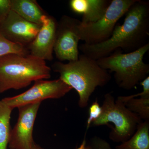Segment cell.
Masks as SVG:
<instances>
[{
    "instance_id": "3",
    "label": "cell",
    "mask_w": 149,
    "mask_h": 149,
    "mask_svg": "<svg viewBox=\"0 0 149 149\" xmlns=\"http://www.w3.org/2000/svg\"><path fill=\"white\" fill-rule=\"evenodd\" d=\"M51 77V68L45 61L30 55L10 54L0 57V94Z\"/></svg>"
},
{
    "instance_id": "14",
    "label": "cell",
    "mask_w": 149,
    "mask_h": 149,
    "mask_svg": "<svg viewBox=\"0 0 149 149\" xmlns=\"http://www.w3.org/2000/svg\"><path fill=\"white\" fill-rule=\"evenodd\" d=\"M116 149H149V120H143L133 136Z\"/></svg>"
},
{
    "instance_id": "13",
    "label": "cell",
    "mask_w": 149,
    "mask_h": 149,
    "mask_svg": "<svg viewBox=\"0 0 149 149\" xmlns=\"http://www.w3.org/2000/svg\"><path fill=\"white\" fill-rule=\"evenodd\" d=\"M10 10L25 20L42 24L41 18L47 14L35 0H10Z\"/></svg>"
},
{
    "instance_id": "18",
    "label": "cell",
    "mask_w": 149,
    "mask_h": 149,
    "mask_svg": "<svg viewBox=\"0 0 149 149\" xmlns=\"http://www.w3.org/2000/svg\"><path fill=\"white\" fill-rule=\"evenodd\" d=\"M76 149H113L106 140L97 136L92 138L88 143L84 139Z\"/></svg>"
},
{
    "instance_id": "12",
    "label": "cell",
    "mask_w": 149,
    "mask_h": 149,
    "mask_svg": "<svg viewBox=\"0 0 149 149\" xmlns=\"http://www.w3.org/2000/svg\"><path fill=\"white\" fill-rule=\"evenodd\" d=\"M111 2V0H71L69 6L74 13L82 15L81 23L87 24L101 18Z\"/></svg>"
},
{
    "instance_id": "10",
    "label": "cell",
    "mask_w": 149,
    "mask_h": 149,
    "mask_svg": "<svg viewBox=\"0 0 149 149\" xmlns=\"http://www.w3.org/2000/svg\"><path fill=\"white\" fill-rule=\"evenodd\" d=\"M42 24L32 23L10 10L0 24V35L11 42L27 47L35 39Z\"/></svg>"
},
{
    "instance_id": "17",
    "label": "cell",
    "mask_w": 149,
    "mask_h": 149,
    "mask_svg": "<svg viewBox=\"0 0 149 149\" xmlns=\"http://www.w3.org/2000/svg\"><path fill=\"white\" fill-rule=\"evenodd\" d=\"M10 54L29 55L27 47L10 42L0 35V57Z\"/></svg>"
},
{
    "instance_id": "2",
    "label": "cell",
    "mask_w": 149,
    "mask_h": 149,
    "mask_svg": "<svg viewBox=\"0 0 149 149\" xmlns=\"http://www.w3.org/2000/svg\"><path fill=\"white\" fill-rule=\"evenodd\" d=\"M60 79L77 92L78 106L86 107L93 93L97 87L108 84L111 76L108 71L101 67L97 60L82 54L78 59L64 63L56 61L52 65Z\"/></svg>"
},
{
    "instance_id": "4",
    "label": "cell",
    "mask_w": 149,
    "mask_h": 149,
    "mask_svg": "<svg viewBox=\"0 0 149 149\" xmlns=\"http://www.w3.org/2000/svg\"><path fill=\"white\" fill-rule=\"evenodd\" d=\"M149 49V43L128 53H123L118 49L97 61L104 69L114 72L116 83L119 88L130 90L148 76L149 65L144 62L143 59Z\"/></svg>"
},
{
    "instance_id": "15",
    "label": "cell",
    "mask_w": 149,
    "mask_h": 149,
    "mask_svg": "<svg viewBox=\"0 0 149 149\" xmlns=\"http://www.w3.org/2000/svg\"><path fill=\"white\" fill-rule=\"evenodd\" d=\"M13 109L0 100V149H7L11 129V115Z\"/></svg>"
},
{
    "instance_id": "22",
    "label": "cell",
    "mask_w": 149,
    "mask_h": 149,
    "mask_svg": "<svg viewBox=\"0 0 149 149\" xmlns=\"http://www.w3.org/2000/svg\"><path fill=\"white\" fill-rule=\"evenodd\" d=\"M32 149H45L37 144L35 143L32 147Z\"/></svg>"
},
{
    "instance_id": "6",
    "label": "cell",
    "mask_w": 149,
    "mask_h": 149,
    "mask_svg": "<svg viewBox=\"0 0 149 149\" xmlns=\"http://www.w3.org/2000/svg\"><path fill=\"white\" fill-rule=\"evenodd\" d=\"M137 0H111L105 13L97 22L89 24L80 23V40L87 45H95L109 39L118 22L125 15Z\"/></svg>"
},
{
    "instance_id": "1",
    "label": "cell",
    "mask_w": 149,
    "mask_h": 149,
    "mask_svg": "<svg viewBox=\"0 0 149 149\" xmlns=\"http://www.w3.org/2000/svg\"><path fill=\"white\" fill-rule=\"evenodd\" d=\"M122 24H116L111 36L103 42L79 46L83 54L97 60L120 49L131 52L149 43V2L137 0L125 14Z\"/></svg>"
},
{
    "instance_id": "11",
    "label": "cell",
    "mask_w": 149,
    "mask_h": 149,
    "mask_svg": "<svg viewBox=\"0 0 149 149\" xmlns=\"http://www.w3.org/2000/svg\"><path fill=\"white\" fill-rule=\"evenodd\" d=\"M41 21L40 31L27 49L29 55L45 61H51L53 59L57 21L47 14L42 17Z\"/></svg>"
},
{
    "instance_id": "19",
    "label": "cell",
    "mask_w": 149,
    "mask_h": 149,
    "mask_svg": "<svg viewBox=\"0 0 149 149\" xmlns=\"http://www.w3.org/2000/svg\"><path fill=\"white\" fill-rule=\"evenodd\" d=\"M102 107L100 105L97 100L93 102L89 109V116L87 121V130L91 127L94 121L97 119L101 115Z\"/></svg>"
},
{
    "instance_id": "21",
    "label": "cell",
    "mask_w": 149,
    "mask_h": 149,
    "mask_svg": "<svg viewBox=\"0 0 149 149\" xmlns=\"http://www.w3.org/2000/svg\"><path fill=\"white\" fill-rule=\"evenodd\" d=\"M10 0H0V24L10 10Z\"/></svg>"
},
{
    "instance_id": "9",
    "label": "cell",
    "mask_w": 149,
    "mask_h": 149,
    "mask_svg": "<svg viewBox=\"0 0 149 149\" xmlns=\"http://www.w3.org/2000/svg\"><path fill=\"white\" fill-rule=\"evenodd\" d=\"M41 103L17 108V122L11 129L8 146L10 149H32L35 143L33 137L34 124Z\"/></svg>"
},
{
    "instance_id": "16",
    "label": "cell",
    "mask_w": 149,
    "mask_h": 149,
    "mask_svg": "<svg viewBox=\"0 0 149 149\" xmlns=\"http://www.w3.org/2000/svg\"><path fill=\"white\" fill-rule=\"evenodd\" d=\"M130 111L139 116L143 120H149V97L129 99L123 103Z\"/></svg>"
},
{
    "instance_id": "8",
    "label": "cell",
    "mask_w": 149,
    "mask_h": 149,
    "mask_svg": "<svg viewBox=\"0 0 149 149\" xmlns=\"http://www.w3.org/2000/svg\"><path fill=\"white\" fill-rule=\"evenodd\" d=\"M81 21L64 15L57 22L54 51L59 61L79 58V26Z\"/></svg>"
},
{
    "instance_id": "20",
    "label": "cell",
    "mask_w": 149,
    "mask_h": 149,
    "mask_svg": "<svg viewBox=\"0 0 149 149\" xmlns=\"http://www.w3.org/2000/svg\"><path fill=\"white\" fill-rule=\"evenodd\" d=\"M143 87V91L141 93L134 94L131 95L119 96L117 100L123 103L129 99L139 97H149V77H146L140 83Z\"/></svg>"
},
{
    "instance_id": "7",
    "label": "cell",
    "mask_w": 149,
    "mask_h": 149,
    "mask_svg": "<svg viewBox=\"0 0 149 149\" xmlns=\"http://www.w3.org/2000/svg\"><path fill=\"white\" fill-rule=\"evenodd\" d=\"M71 87L59 78L55 80H36L34 85L24 93L2 100L13 109L16 108L41 103L47 99H58L64 97L72 90Z\"/></svg>"
},
{
    "instance_id": "5",
    "label": "cell",
    "mask_w": 149,
    "mask_h": 149,
    "mask_svg": "<svg viewBox=\"0 0 149 149\" xmlns=\"http://www.w3.org/2000/svg\"><path fill=\"white\" fill-rule=\"evenodd\" d=\"M100 117L91 126H100L112 123L109 134L110 140L113 142L122 143L128 140L135 132L138 125L143 121L136 113L130 111L124 103L115 99L111 93L104 95Z\"/></svg>"
}]
</instances>
